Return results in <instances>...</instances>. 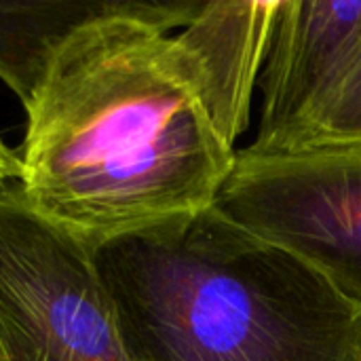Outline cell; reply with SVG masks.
I'll return each instance as SVG.
<instances>
[{"instance_id": "1", "label": "cell", "mask_w": 361, "mask_h": 361, "mask_svg": "<svg viewBox=\"0 0 361 361\" xmlns=\"http://www.w3.org/2000/svg\"><path fill=\"white\" fill-rule=\"evenodd\" d=\"M203 4L154 0L78 27L25 106L17 186L91 252L212 207L233 167L169 36Z\"/></svg>"}, {"instance_id": "2", "label": "cell", "mask_w": 361, "mask_h": 361, "mask_svg": "<svg viewBox=\"0 0 361 361\" xmlns=\"http://www.w3.org/2000/svg\"><path fill=\"white\" fill-rule=\"evenodd\" d=\"M95 260L131 361H361V309L214 205Z\"/></svg>"}, {"instance_id": "3", "label": "cell", "mask_w": 361, "mask_h": 361, "mask_svg": "<svg viewBox=\"0 0 361 361\" xmlns=\"http://www.w3.org/2000/svg\"><path fill=\"white\" fill-rule=\"evenodd\" d=\"M0 345L8 361H131L95 252L0 184Z\"/></svg>"}, {"instance_id": "4", "label": "cell", "mask_w": 361, "mask_h": 361, "mask_svg": "<svg viewBox=\"0 0 361 361\" xmlns=\"http://www.w3.org/2000/svg\"><path fill=\"white\" fill-rule=\"evenodd\" d=\"M214 207L361 309V144L237 148Z\"/></svg>"}, {"instance_id": "5", "label": "cell", "mask_w": 361, "mask_h": 361, "mask_svg": "<svg viewBox=\"0 0 361 361\" xmlns=\"http://www.w3.org/2000/svg\"><path fill=\"white\" fill-rule=\"evenodd\" d=\"M361 36V0H279L247 148L277 150L328 93Z\"/></svg>"}, {"instance_id": "6", "label": "cell", "mask_w": 361, "mask_h": 361, "mask_svg": "<svg viewBox=\"0 0 361 361\" xmlns=\"http://www.w3.org/2000/svg\"><path fill=\"white\" fill-rule=\"evenodd\" d=\"M279 0H214L176 36L216 131L235 148L250 125Z\"/></svg>"}, {"instance_id": "7", "label": "cell", "mask_w": 361, "mask_h": 361, "mask_svg": "<svg viewBox=\"0 0 361 361\" xmlns=\"http://www.w3.org/2000/svg\"><path fill=\"white\" fill-rule=\"evenodd\" d=\"M154 0H0V80L23 108L57 49L82 25L146 11Z\"/></svg>"}, {"instance_id": "8", "label": "cell", "mask_w": 361, "mask_h": 361, "mask_svg": "<svg viewBox=\"0 0 361 361\" xmlns=\"http://www.w3.org/2000/svg\"><path fill=\"white\" fill-rule=\"evenodd\" d=\"M317 144H361V36L328 93L277 150Z\"/></svg>"}, {"instance_id": "9", "label": "cell", "mask_w": 361, "mask_h": 361, "mask_svg": "<svg viewBox=\"0 0 361 361\" xmlns=\"http://www.w3.org/2000/svg\"><path fill=\"white\" fill-rule=\"evenodd\" d=\"M19 159L13 148H8L0 137V184L19 180Z\"/></svg>"}, {"instance_id": "10", "label": "cell", "mask_w": 361, "mask_h": 361, "mask_svg": "<svg viewBox=\"0 0 361 361\" xmlns=\"http://www.w3.org/2000/svg\"><path fill=\"white\" fill-rule=\"evenodd\" d=\"M0 361H8L6 360V355H4V349H2V345H0Z\"/></svg>"}]
</instances>
